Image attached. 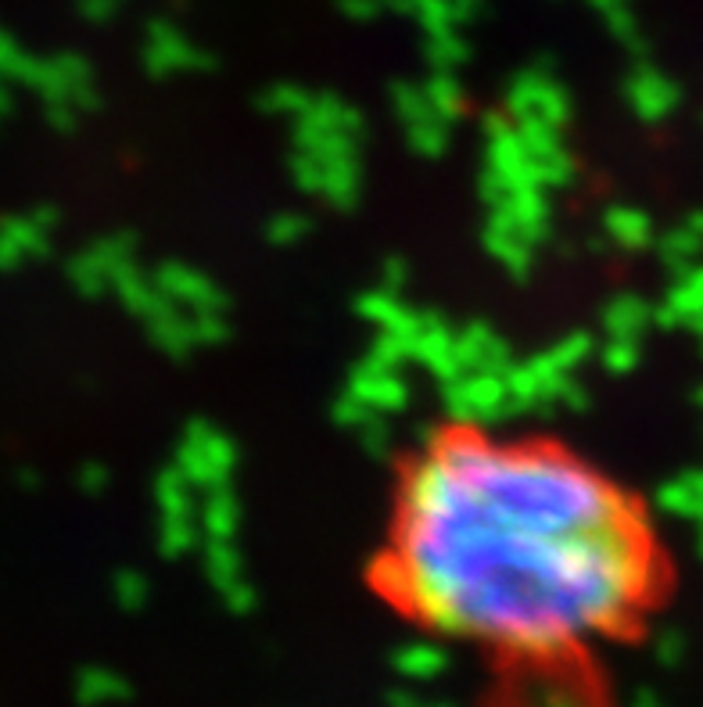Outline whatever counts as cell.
<instances>
[{
  "instance_id": "1",
  "label": "cell",
  "mask_w": 703,
  "mask_h": 707,
  "mask_svg": "<svg viewBox=\"0 0 703 707\" xmlns=\"http://www.w3.org/2000/svg\"><path fill=\"white\" fill-rule=\"evenodd\" d=\"M657 549L624 488L571 449L456 428L413 456L384 538L410 618L506 661L592 653L639 618Z\"/></svg>"
}]
</instances>
